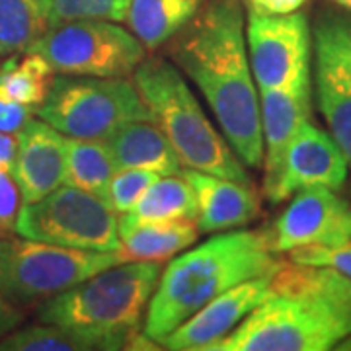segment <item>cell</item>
I'll return each instance as SVG.
<instances>
[{"label":"cell","mask_w":351,"mask_h":351,"mask_svg":"<svg viewBox=\"0 0 351 351\" xmlns=\"http://www.w3.org/2000/svg\"><path fill=\"white\" fill-rule=\"evenodd\" d=\"M20 203H22V195L12 172L0 170V232L14 230L22 207Z\"/></svg>","instance_id":"obj_30"},{"label":"cell","mask_w":351,"mask_h":351,"mask_svg":"<svg viewBox=\"0 0 351 351\" xmlns=\"http://www.w3.org/2000/svg\"><path fill=\"white\" fill-rule=\"evenodd\" d=\"M129 339L125 334L41 322L14 328L0 338V351H117L125 350Z\"/></svg>","instance_id":"obj_19"},{"label":"cell","mask_w":351,"mask_h":351,"mask_svg":"<svg viewBox=\"0 0 351 351\" xmlns=\"http://www.w3.org/2000/svg\"><path fill=\"white\" fill-rule=\"evenodd\" d=\"M133 82L186 168L252 184L246 164L201 110L174 63L145 57L133 73Z\"/></svg>","instance_id":"obj_4"},{"label":"cell","mask_w":351,"mask_h":351,"mask_svg":"<svg viewBox=\"0 0 351 351\" xmlns=\"http://www.w3.org/2000/svg\"><path fill=\"white\" fill-rule=\"evenodd\" d=\"M277 258L271 234L263 230H225L184 252L164 267L145 316L143 334L160 343L215 297L254 277L274 274Z\"/></svg>","instance_id":"obj_3"},{"label":"cell","mask_w":351,"mask_h":351,"mask_svg":"<svg viewBox=\"0 0 351 351\" xmlns=\"http://www.w3.org/2000/svg\"><path fill=\"white\" fill-rule=\"evenodd\" d=\"M12 176L24 205L61 188L66 176V137L43 119H29L18 133Z\"/></svg>","instance_id":"obj_14"},{"label":"cell","mask_w":351,"mask_h":351,"mask_svg":"<svg viewBox=\"0 0 351 351\" xmlns=\"http://www.w3.org/2000/svg\"><path fill=\"white\" fill-rule=\"evenodd\" d=\"M306 0H248L252 8H258L262 12L287 14L299 10Z\"/></svg>","instance_id":"obj_32"},{"label":"cell","mask_w":351,"mask_h":351,"mask_svg":"<svg viewBox=\"0 0 351 351\" xmlns=\"http://www.w3.org/2000/svg\"><path fill=\"white\" fill-rule=\"evenodd\" d=\"M207 0H131L125 22L145 49L154 51L178 36Z\"/></svg>","instance_id":"obj_21"},{"label":"cell","mask_w":351,"mask_h":351,"mask_svg":"<svg viewBox=\"0 0 351 351\" xmlns=\"http://www.w3.org/2000/svg\"><path fill=\"white\" fill-rule=\"evenodd\" d=\"M20 322H22L20 311L6 301L0 293V338H4L8 332H12L14 328H18Z\"/></svg>","instance_id":"obj_33"},{"label":"cell","mask_w":351,"mask_h":351,"mask_svg":"<svg viewBox=\"0 0 351 351\" xmlns=\"http://www.w3.org/2000/svg\"><path fill=\"white\" fill-rule=\"evenodd\" d=\"M158 178L160 176L149 170H137V168L117 170V174L113 176L108 188V205L117 215L131 211L135 203L143 197V193L151 188Z\"/></svg>","instance_id":"obj_27"},{"label":"cell","mask_w":351,"mask_h":351,"mask_svg":"<svg viewBox=\"0 0 351 351\" xmlns=\"http://www.w3.org/2000/svg\"><path fill=\"white\" fill-rule=\"evenodd\" d=\"M49 27L75 20L125 22L131 0H43Z\"/></svg>","instance_id":"obj_26"},{"label":"cell","mask_w":351,"mask_h":351,"mask_svg":"<svg viewBox=\"0 0 351 351\" xmlns=\"http://www.w3.org/2000/svg\"><path fill=\"white\" fill-rule=\"evenodd\" d=\"M27 51L43 57L55 75L104 78H127L147 57L135 34L110 20H75L55 25Z\"/></svg>","instance_id":"obj_8"},{"label":"cell","mask_w":351,"mask_h":351,"mask_svg":"<svg viewBox=\"0 0 351 351\" xmlns=\"http://www.w3.org/2000/svg\"><path fill=\"white\" fill-rule=\"evenodd\" d=\"M119 248L115 250L119 262H160L189 248L199 228L195 221H160L143 225L117 223Z\"/></svg>","instance_id":"obj_20"},{"label":"cell","mask_w":351,"mask_h":351,"mask_svg":"<svg viewBox=\"0 0 351 351\" xmlns=\"http://www.w3.org/2000/svg\"><path fill=\"white\" fill-rule=\"evenodd\" d=\"M18 149V135L0 133V170L12 172Z\"/></svg>","instance_id":"obj_34"},{"label":"cell","mask_w":351,"mask_h":351,"mask_svg":"<svg viewBox=\"0 0 351 351\" xmlns=\"http://www.w3.org/2000/svg\"><path fill=\"white\" fill-rule=\"evenodd\" d=\"M162 274L160 262H121L38 306V320L133 338Z\"/></svg>","instance_id":"obj_5"},{"label":"cell","mask_w":351,"mask_h":351,"mask_svg":"<svg viewBox=\"0 0 351 351\" xmlns=\"http://www.w3.org/2000/svg\"><path fill=\"white\" fill-rule=\"evenodd\" d=\"M348 240H351V203L339 197L336 189L324 186L295 191L271 234L276 252L311 244L338 246Z\"/></svg>","instance_id":"obj_11"},{"label":"cell","mask_w":351,"mask_h":351,"mask_svg":"<svg viewBox=\"0 0 351 351\" xmlns=\"http://www.w3.org/2000/svg\"><path fill=\"white\" fill-rule=\"evenodd\" d=\"M117 164L108 141L66 137V176L64 184L90 191L108 203V188Z\"/></svg>","instance_id":"obj_23"},{"label":"cell","mask_w":351,"mask_h":351,"mask_svg":"<svg viewBox=\"0 0 351 351\" xmlns=\"http://www.w3.org/2000/svg\"><path fill=\"white\" fill-rule=\"evenodd\" d=\"M14 232L75 250L119 248L117 213L101 197L71 184H63L36 203L22 205Z\"/></svg>","instance_id":"obj_9"},{"label":"cell","mask_w":351,"mask_h":351,"mask_svg":"<svg viewBox=\"0 0 351 351\" xmlns=\"http://www.w3.org/2000/svg\"><path fill=\"white\" fill-rule=\"evenodd\" d=\"M276 274V271H274ZM274 274L254 277L237 287L228 289L209 301L184 324L176 328L162 341L170 351H211L215 343L228 336L248 314L260 306L267 293Z\"/></svg>","instance_id":"obj_13"},{"label":"cell","mask_w":351,"mask_h":351,"mask_svg":"<svg viewBox=\"0 0 351 351\" xmlns=\"http://www.w3.org/2000/svg\"><path fill=\"white\" fill-rule=\"evenodd\" d=\"M36 112L64 137L90 141H108L129 121L152 119L135 82L104 76H53Z\"/></svg>","instance_id":"obj_6"},{"label":"cell","mask_w":351,"mask_h":351,"mask_svg":"<svg viewBox=\"0 0 351 351\" xmlns=\"http://www.w3.org/2000/svg\"><path fill=\"white\" fill-rule=\"evenodd\" d=\"M263 137V193L276 188L283 156L302 121L311 119V90H260Z\"/></svg>","instance_id":"obj_16"},{"label":"cell","mask_w":351,"mask_h":351,"mask_svg":"<svg viewBox=\"0 0 351 351\" xmlns=\"http://www.w3.org/2000/svg\"><path fill=\"white\" fill-rule=\"evenodd\" d=\"M0 237H2V232H0Z\"/></svg>","instance_id":"obj_36"},{"label":"cell","mask_w":351,"mask_h":351,"mask_svg":"<svg viewBox=\"0 0 351 351\" xmlns=\"http://www.w3.org/2000/svg\"><path fill=\"white\" fill-rule=\"evenodd\" d=\"M119 262L115 252H86L32 239L0 237V293L27 308L82 283Z\"/></svg>","instance_id":"obj_7"},{"label":"cell","mask_w":351,"mask_h":351,"mask_svg":"<svg viewBox=\"0 0 351 351\" xmlns=\"http://www.w3.org/2000/svg\"><path fill=\"white\" fill-rule=\"evenodd\" d=\"M314 80L318 108L351 168V75L326 39L314 36Z\"/></svg>","instance_id":"obj_17"},{"label":"cell","mask_w":351,"mask_h":351,"mask_svg":"<svg viewBox=\"0 0 351 351\" xmlns=\"http://www.w3.org/2000/svg\"><path fill=\"white\" fill-rule=\"evenodd\" d=\"M314 36L324 38L338 51L341 61L351 75V12L343 8H324L316 14Z\"/></svg>","instance_id":"obj_28"},{"label":"cell","mask_w":351,"mask_h":351,"mask_svg":"<svg viewBox=\"0 0 351 351\" xmlns=\"http://www.w3.org/2000/svg\"><path fill=\"white\" fill-rule=\"evenodd\" d=\"M350 338V277L291 262L271 276L265 301L211 351H328Z\"/></svg>","instance_id":"obj_2"},{"label":"cell","mask_w":351,"mask_h":351,"mask_svg":"<svg viewBox=\"0 0 351 351\" xmlns=\"http://www.w3.org/2000/svg\"><path fill=\"white\" fill-rule=\"evenodd\" d=\"M168 45L170 59L203 94L232 151L248 168H260L262 112L248 61L242 2L207 0Z\"/></svg>","instance_id":"obj_1"},{"label":"cell","mask_w":351,"mask_h":351,"mask_svg":"<svg viewBox=\"0 0 351 351\" xmlns=\"http://www.w3.org/2000/svg\"><path fill=\"white\" fill-rule=\"evenodd\" d=\"M53 69L38 53H14L0 66V98L38 110L53 80Z\"/></svg>","instance_id":"obj_24"},{"label":"cell","mask_w":351,"mask_h":351,"mask_svg":"<svg viewBox=\"0 0 351 351\" xmlns=\"http://www.w3.org/2000/svg\"><path fill=\"white\" fill-rule=\"evenodd\" d=\"M117 170L137 168L158 176L182 174L184 164L154 119L129 121L108 138Z\"/></svg>","instance_id":"obj_18"},{"label":"cell","mask_w":351,"mask_h":351,"mask_svg":"<svg viewBox=\"0 0 351 351\" xmlns=\"http://www.w3.org/2000/svg\"><path fill=\"white\" fill-rule=\"evenodd\" d=\"M47 29L43 0H0V57L24 53Z\"/></svg>","instance_id":"obj_25"},{"label":"cell","mask_w":351,"mask_h":351,"mask_svg":"<svg viewBox=\"0 0 351 351\" xmlns=\"http://www.w3.org/2000/svg\"><path fill=\"white\" fill-rule=\"evenodd\" d=\"M289 254H291V262L332 267L351 279V240L338 246H322V244L301 246Z\"/></svg>","instance_id":"obj_29"},{"label":"cell","mask_w":351,"mask_h":351,"mask_svg":"<svg viewBox=\"0 0 351 351\" xmlns=\"http://www.w3.org/2000/svg\"><path fill=\"white\" fill-rule=\"evenodd\" d=\"M182 176L197 199V228L203 234L225 232L248 225L260 213V199L252 184L184 168Z\"/></svg>","instance_id":"obj_15"},{"label":"cell","mask_w":351,"mask_h":351,"mask_svg":"<svg viewBox=\"0 0 351 351\" xmlns=\"http://www.w3.org/2000/svg\"><path fill=\"white\" fill-rule=\"evenodd\" d=\"M336 6H339V8H343V10H350L351 12V0H332Z\"/></svg>","instance_id":"obj_35"},{"label":"cell","mask_w":351,"mask_h":351,"mask_svg":"<svg viewBox=\"0 0 351 351\" xmlns=\"http://www.w3.org/2000/svg\"><path fill=\"white\" fill-rule=\"evenodd\" d=\"M350 172V162L334 137L311 123L302 121L291 138L276 188L267 195L269 203H283L295 191L313 186L338 191Z\"/></svg>","instance_id":"obj_12"},{"label":"cell","mask_w":351,"mask_h":351,"mask_svg":"<svg viewBox=\"0 0 351 351\" xmlns=\"http://www.w3.org/2000/svg\"><path fill=\"white\" fill-rule=\"evenodd\" d=\"M197 199L182 174L160 176L151 188L143 193L131 211L117 215L121 225H143L160 221H195Z\"/></svg>","instance_id":"obj_22"},{"label":"cell","mask_w":351,"mask_h":351,"mask_svg":"<svg viewBox=\"0 0 351 351\" xmlns=\"http://www.w3.org/2000/svg\"><path fill=\"white\" fill-rule=\"evenodd\" d=\"M246 49L258 90H311V29L302 12L269 14L250 6Z\"/></svg>","instance_id":"obj_10"},{"label":"cell","mask_w":351,"mask_h":351,"mask_svg":"<svg viewBox=\"0 0 351 351\" xmlns=\"http://www.w3.org/2000/svg\"><path fill=\"white\" fill-rule=\"evenodd\" d=\"M34 108L20 104V101L0 98V133L18 135L29 119H34Z\"/></svg>","instance_id":"obj_31"}]
</instances>
